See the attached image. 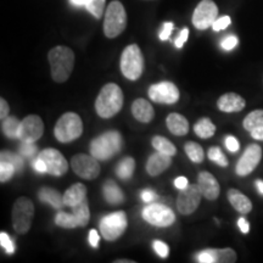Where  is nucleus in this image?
I'll return each instance as SVG.
<instances>
[{
  "instance_id": "1",
  "label": "nucleus",
  "mask_w": 263,
  "mask_h": 263,
  "mask_svg": "<svg viewBox=\"0 0 263 263\" xmlns=\"http://www.w3.org/2000/svg\"><path fill=\"white\" fill-rule=\"evenodd\" d=\"M48 60L50 64L51 78L57 83H64L70 78L74 67V52L72 49L58 45L49 51Z\"/></svg>"
},
{
  "instance_id": "2",
  "label": "nucleus",
  "mask_w": 263,
  "mask_h": 263,
  "mask_svg": "<svg viewBox=\"0 0 263 263\" xmlns=\"http://www.w3.org/2000/svg\"><path fill=\"white\" fill-rule=\"evenodd\" d=\"M123 100L122 89L117 84L107 83L101 88L95 100V110L101 118H111L120 112Z\"/></svg>"
},
{
  "instance_id": "3",
  "label": "nucleus",
  "mask_w": 263,
  "mask_h": 263,
  "mask_svg": "<svg viewBox=\"0 0 263 263\" xmlns=\"http://www.w3.org/2000/svg\"><path fill=\"white\" fill-rule=\"evenodd\" d=\"M122 149V137L117 130H107L91 140L90 154L99 161H107Z\"/></svg>"
},
{
  "instance_id": "4",
  "label": "nucleus",
  "mask_w": 263,
  "mask_h": 263,
  "mask_svg": "<svg viewBox=\"0 0 263 263\" xmlns=\"http://www.w3.org/2000/svg\"><path fill=\"white\" fill-rule=\"evenodd\" d=\"M127 27V12L123 4L114 0L108 4L104 17V33L107 38H116Z\"/></svg>"
},
{
  "instance_id": "5",
  "label": "nucleus",
  "mask_w": 263,
  "mask_h": 263,
  "mask_svg": "<svg viewBox=\"0 0 263 263\" xmlns=\"http://www.w3.org/2000/svg\"><path fill=\"white\" fill-rule=\"evenodd\" d=\"M83 133V122L80 115L66 112L59 118L55 124L54 134L60 143H71L78 139Z\"/></svg>"
},
{
  "instance_id": "6",
  "label": "nucleus",
  "mask_w": 263,
  "mask_h": 263,
  "mask_svg": "<svg viewBox=\"0 0 263 263\" xmlns=\"http://www.w3.org/2000/svg\"><path fill=\"white\" fill-rule=\"evenodd\" d=\"M121 72L127 80H139L144 71V57L137 44H130L124 49L120 61Z\"/></svg>"
},
{
  "instance_id": "7",
  "label": "nucleus",
  "mask_w": 263,
  "mask_h": 263,
  "mask_svg": "<svg viewBox=\"0 0 263 263\" xmlns=\"http://www.w3.org/2000/svg\"><path fill=\"white\" fill-rule=\"evenodd\" d=\"M34 217V205L29 197L21 196L16 200L12 206L11 219L12 227L18 234H26L32 227Z\"/></svg>"
},
{
  "instance_id": "8",
  "label": "nucleus",
  "mask_w": 263,
  "mask_h": 263,
  "mask_svg": "<svg viewBox=\"0 0 263 263\" xmlns=\"http://www.w3.org/2000/svg\"><path fill=\"white\" fill-rule=\"evenodd\" d=\"M128 226L127 216L123 211H117L105 216L100 221V230L104 239L115 241L123 235Z\"/></svg>"
},
{
  "instance_id": "9",
  "label": "nucleus",
  "mask_w": 263,
  "mask_h": 263,
  "mask_svg": "<svg viewBox=\"0 0 263 263\" xmlns=\"http://www.w3.org/2000/svg\"><path fill=\"white\" fill-rule=\"evenodd\" d=\"M218 18V8L213 0H201L194 10L193 25L196 29L205 31L212 27L216 20Z\"/></svg>"
},
{
  "instance_id": "10",
  "label": "nucleus",
  "mask_w": 263,
  "mask_h": 263,
  "mask_svg": "<svg viewBox=\"0 0 263 263\" xmlns=\"http://www.w3.org/2000/svg\"><path fill=\"white\" fill-rule=\"evenodd\" d=\"M143 218L151 226L166 228L176 222V215L170 207L161 203H150L143 210Z\"/></svg>"
},
{
  "instance_id": "11",
  "label": "nucleus",
  "mask_w": 263,
  "mask_h": 263,
  "mask_svg": "<svg viewBox=\"0 0 263 263\" xmlns=\"http://www.w3.org/2000/svg\"><path fill=\"white\" fill-rule=\"evenodd\" d=\"M71 166L78 177L87 180L98 178L100 174V164L93 155H85V154L74 155L71 160Z\"/></svg>"
},
{
  "instance_id": "12",
  "label": "nucleus",
  "mask_w": 263,
  "mask_h": 263,
  "mask_svg": "<svg viewBox=\"0 0 263 263\" xmlns=\"http://www.w3.org/2000/svg\"><path fill=\"white\" fill-rule=\"evenodd\" d=\"M202 196L199 184H190L185 189L180 190L177 199V209L184 216L192 215L200 206Z\"/></svg>"
},
{
  "instance_id": "13",
  "label": "nucleus",
  "mask_w": 263,
  "mask_h": 263,
  "mask_svg": "<svg viewBox=\"0 0 263 263\" xmlns=\"http://www.w3.org/2000/svg\"><path fill=\"white\" fill-rule=\"evenodd\" d=\"M179 89L172 82H160L149 88V98L154 103L172 105L179 100Z\"/></svg>"
},
{
  "instance_id": "14",
  "label": "nucleus",
  "mask_w": 263,
  "mask_h": 263,
  "mask_svg": "<svg viewBox=\"0 0 263 263\" xmlns=\"http://www.w3.org/2000/svg\"><path fill=\"white\" fill-rule=\"evenodd\" d=\"M44 132V123L37 115H29L21 121L18 128L17 139L27 143H34L41 139Z\"/></svg>"
},
{
  "instance_id": "15",
  "label": "nucleus",
  "mask_w": 263,
  "mask_h": 263,
  "mask_svg": "<svg viewBox=\"0 0 263 263\" xmlns=\"http://www.w3.org/2000/svg\"><path fill=\"white\" fill-rule=\"evenodd\" d=\"M38 157L44 161L48 168L47 173L51 174V176L61 177L67 173L68 162L59 150L49 147V149L43 150Z\"/></svg>"
},
{
  "instance_id": "16",
  "label": "nucleus",
  "mask_w": 263,
  "mask_h": 263,
  "mask_svg": "<svg viewBox=\"0 0 263 263\" xmlns=\"http://www.w3.org/2000/svg\"><path fill=\"white\" fill-rule=\"evenodd\" d=\"M262 159V149L257 144H251L246 147V150L240 157L236 163V174L240 177H246L250 173L254 172V170L258 166L259 161Z\"/></svg>"
},
{
  "instance_id": "17",
  "label": "nucleus",
  "mask_w": 263,
  "mask_h": 263,
  "mask_svg": "<svg viewBox=\"0 0 263 263\" xmlns=\"http://www.w3.org/2000/svg\"><path fill=\"white\" fill-rule=\"evenodd\" d=\"M197 184H199L200 189H201L202 195L206 197L207 200H216L219 196L221 193V186H219L218 182L215 177L210 172H200L197 176Z\"/></svg>"
},
{
  "instance_id": "18",
  "label": "nucleus",
  "mask_w": 263,
  "mask_h": 263,
  "mask_svg": "<svg viewBox=\"0 0 263 263\" xmlns=\"http://www.w3.org/2000/svg\"><path fill=\"white\" fill-rule=\"evenodd\" d=\"M245 99L240 97L236 93H226L223 94L221 98L217 101V106L222 112L232 114V112H239V111L244 110L245 108Z\"/></svg>"
},
{
  "instance_id": "19",
  "label": "nucleus",
  "mask_w": 263,
  "mask_h": 263,
  "mask_svg": "<svg viewBox=\"0 0 263 263\" xmlns=\"http://www.w3.org/2000/svg\"><path fill=\"white\" fill-rule=\"evenodd\" d=\"M172 156L166 155V154L156 151L149 157L146 162V172L151 177H157L163 173L172 164Z\"/></svg>"
},
{
  "instance_id": "20",
  "label": "nucleus",
  "mask_w": 263,
  "mask_h": 263,
  "mask_svg": "<svg viewBox=\"0 0 263 263\" xmlns=\"http://www.w3.org/2000/svg\"><path fill=\"white\" fill-rule=\"evenodd\" d=\"M132 114L136 120L143 123H149L155 117V110L153 105L145 99H136L132 104Z\"/></svg>"
},
{
  "instance_id": "21",
  "label": "nucleus",
  "mask_w": 263,
  "mask_h": 263,
  "mask_svg": "<svg viewBox=\"0 0 263 263\" xmlns=\"http://www.w3.org/2000/svg\"><path fill=\"white\" fill-rule=\"evenodd\" d=\"M230 205H232L236 211L242 213V215H248L252 210V202L246 195H244L238 189H229L227 193Z\"/></svg>"
},
{
  "instance_id": "22",
  "label": "nucleus",
  "mask_w": 263,
  "mask_h": 263,
  "mask_svg": "<svg viewBox=\"0 0 263 263\" xmlns=\"http://www.w3.org/2000/svg\"><path fill=\"white\" fill-rule=\"evenodd\" d=\"M87 186L82 183H76L66 190L64 194V203L67 207H73L87 199Z\"/></svg>"
},
{
  "instance_id": "23",
  "label": "nucleus",
  "mask_w": 263,
  "mask_h": 263,
  "mask_svg": "<svg viewBox=\"0 0 263 263\" xmlns=\"http://www.w3.org/2000/svg\"><path fill=\"white\" fill-rule=\"evenodd\" d=\"M166 124H167V128H168V130L172 134H174V136L182 137V136H185V134L189 132L188 120L180 114L173 112L168 115V117H167L166 120Z\"/></svg>"
},
{
  "instance_id": "24",
  "label": "nucleus",
  "mask_w": 263,
  "mask_h": 263,
  "mask_svg": "<svg viewBox=\"0 0 263 263\" xmlns=\"http://www.w3.org/2000/svg\"><path fill=\"white\" fill-rule=\"evenodd\" d=\"M103 195L110 205H120L123 202L124 195L120 186L114 180H106L103 186Z\"/></svg>"
},
{
  "instance_id": "25",
  "label": "nucleus",
  "mask_w": 263,
  "mask_h": 263,
  "mask_svg": "<svg viewBox=\"0 0 263 263\" xmlns=\"http://www.w3.org/2000/svg\"><path fill=\"white\" fill-rule=\"evenodd\" d=\"M38 197L42 202H47L57 210H61L65 206L64 196L57 189L47 188V186L42 188L38 193Z\"/></svg>"
},
{
  "instance_id": "26",
  "label": "nucleus",
  "mask_w": 263,
  "mask_h": 263,
  "mask_svg": "<svg viewBox=\"0 0 263 263\" xmlns=\"http://www.w3.org/2000/svg\"><path fill=\"white\" fill-rule=\"evenodd\" d=\"M212 256L213 263H233L236 261L238 256L233 249H207Z\"/></svg>"
},
{
  "instance_id": "27",
  "label": "nucleus",
  "mask_w": 263,
  "mask_h": 263,
  "mask_svg": "<svg viewBox=\"0 0 263 263\" xmlns=\"http://www.w3.org/2000/svg\"><path fill=\"white\" fill-rule=\"evenodd\" d=\"M134 170H136V160L133 157H124L118 162L116 167V174L120 179L128 180L133 177Z\"/></svg>"
},
{
  "instance_id": "28",
  "label": "nucleus",
  "mask_w": 263,
  "mask_h": 263,
  "mask_svg": "<svg viewBox=\"0 0 263 263\" xmlns=\"http://www.w3.org/2000/svg\"><path fill=\"white\" fill-rule=\"evenodd\" d=\"M194 132H195V134L199 138L209 139V138L215 136L216 126L212 123V121L210 118H201L194 126Z\"/></svg>"
},
{
  "instance_id": "29",
  "label": "nucleus",
  "mask_w": 263,
  "mask_h": 263,
  "mask_svg": "<svg viewBox=\"0 0 263 263\" xmlns=\"http://www.w3.org/2000/svg\"><path fill=\"white\" fill-rule=\"evenodd\" d=\"M72 213L77 219L78 226L80 227H85L89 223L90 219V211H89V205H88V200L84 199L83 201H81L77 205L71 207Z\"/></svg>"
},
{
  "instance_id": "30",
  "label": "nucleus",
  "mask_w": 263,
  "mask_h": 263,
  "mask_svg": "<svg viewBox=\"0 0 263 263\" xmlns=\"http://www.w3.org/2000/svg\"><path fill=\"white\" fill-rule=\"evenodd\" d=\"M151 144H153L154 149L160 151V153L166 154V155L174 156L177 154V149L176 146L173 145V143H171V141L164 137H161V136L154 137L153 140H151Z\"/></svg>"
},
{
  "instance_id": "31",
  "label": "nucleus",
  "mask_w": 263,
  "mask_h": 263,
  "mask_svg": "<svg viewBox=\"0 0 263 263\" xmlns=\"http://www.w3.org/2000/svg\"><path fill=\"white\" fill-rule=\"evenodd\" d=\"M20 123H21V121H18L15 116H8L5 120H3V133L8 138H10V139H17Z\"/></svg>"
},
{
  "instance_id": "32",
  "label": "nucleus",
  "mask_w": 263,
  "mask_h": 263,
  "mask_svg": "<svg viewBox=\"0 0 263 263\" xmlns=\"http://www.w3.org/2000/svg\"><path fill=\"white\" fill-rule=\"evenodd\" d=\"M184 151H185L186 156L189 157L190 161L195 163H201L205 157L203 154V149L200 144L195 143V141H188V143L184 145Z\"/></svg>"
},
{
  "instance_id": "33",
  "label": "nucleus",
  "mask_w": 263,
  "mask_h": 263,
  "mask_svg": "<svg viewBox=\"0 0 263 263\" xmlns=\"http://www.w3.org/2000/svg\"><path fill=\"white\" fill-rule=\"evenodd\" d=\"M242 126L248 132H251L256 129V128L263 126V110H255L250 112L245 117Z\"/></svg>"
},
{
  "instance_id": "34",
  "label": "nucleus",
  "mask_w": 263,
  "mask_h": 263,
  "mask_svg": "<svg viewBox=\"0 0 263 263\" xmlns=\"http://www.w3.org/2000/svg\"><path fill=\"white\" fill-rule=\"evenodd\" d=\"M55 223H57V226L65 229H73L80 227L78 226L77 219H76V217L73 216V213H67L62 211L59 212L57 217H55Z\"/></svg>"
},
{
  "instance_id": "35",
  "label": "nucleus",
  "mask_w": 263,
  "mask_h": 263,
  "mask_svg": "<svg viewBox=\"0 0 263 263\" xmlns=\"http://www.w3.org/2000/svg\"><path fill=\"white\" fill-rule=\"evenodd\" d=\"M207 156H209L210 160L218 164V166H221V167L228 166V160H227L224 154L222 153L221 147H218V146L210 147L209 151H207Z\"/></svg>"
},
{
  "instance_id": "36",
  "label": "nucleus",
  "mask_w": 263,
  "mask_h": 263,
  "mask_svg": "<svg viewBox=\"0 0 263 263\" xmlns=\"http://www.w3.org/2000/svg\"><path fill=\"white\" fill-rule=\"evenodd\" d=\"M0 157H2L3 161L14 164L16 172H20V171H22V168H24V159L17 155V154H12L10 151H2Z\"/></svg>"
},
{
  "instance_id": "37",
  "label": "nucleus",
  "mask_w": 263,
  "mask_h": 263,
  "mask_svg": "<svg viewBox=\"0 0 263 263\" xmlns=\"http://www.w3.org/2000/svg\"><path fill=\"white\" fill-rule=\"evenodd\" d=\"M105 3H106V0H91L89 4L85 6V9H87L95 18H101L104 14Z\"/></svg>"
},
{
  "instance_id": "38",
  "label": "nucleus",
  "mask_w": 263,
  "mask_h": 263,
  "mask_svg": "<svg viewBox=\"0 0 263 263\" xmlns=\"http://www.w3.org/2000/svg\"><path fill=\"white\" fill-rule=\"evenodd\" d=\"M16 168L14 164L2 160V162H0V182H8V180L11 179V177L14 176Z\"/></svg>"
},
{
  "instance_id": "39",
  "label": "nucleus",
  "mask_w": 263,
  "mask_h": 263,
  "mask_svg": "<svg viewBox=\"0 0 263 263\" xmlns=\"http://www.w3.org/2000/svg\"><path fill=\"white\" fill-rule=\"evenodd\" d=\"M0 244H2V248L5 250L8 255H12L15 252V244L5 232L0 233Z\"/></svg>"
},
{
  "instance_id": "40",
  "label": "nucleus",
  "mask_w": 263,
  "mask_h": 263,
  "mask_svg": "<svg viewBox=\"0 0 263 263\" xmlns=\"http://www.w3.org/2000/svg\"><path fill=\"white\" fill-rule=\"evenodd\" d=\"M37 150L34 143H27V141H22L21 146H20V154L25 157H33L37 154Z\"/></svg>"
},
{
  "instance_id": "41",
  "label": "nucleus",
  "mask_w": 263,
  "mask_h": 263,
  "mask_svg": "<svg viewBox=\"0 0 263 263\" xmlns=\"http://www.w3.org/2000/svg\"><path fill=\"white\" fill-rule=\"evenodd\" d=\"M153 248L161 258L168 257L170 249H168V246H167V244H164L163 241H161V240H155V241L153 242Z\"/></svg>"
},
{
  "instance_id": "42",
  "label": "nucleus",
  "mask_w": 263,
  "mask_h": 263,
  "mask_svg": "<svg viewBox=\"0 0 263 263\" xmlns=\"http://www.w3.org/2000/svg\"><path fill=\"white\" fill-rule=\"evenodd\" d=\"M232 24V18L229 16H222V17H218L215 21V24L212 25V29L215 32H219L229 27V25Z\"/></svg>"
},
{
  "instance_id": "43",
  "label": "nucleus",
  "mask_w": 263,
  "mask_h": 263,
  "mask_svg": "<svg viewBox=\"0 0 263 263\" xmlns=\"http://www.w3.org/2000/svg\"><path fill=\"white\" fill-rule=\"evenodd\" d=\"M238 43H239L238 37H235V35H228V37H226L221 42V47L223 50L230 51V50H233L236 45H238Z\"/></svg>"
},
{
  "instance_id": "44",
  "label": "nucleus",
  "mask_w": 263,
  "mask_h": 263,
  "mask_svg": "<svg viewBox=\"0 0 263 263\" xmlns=\"http://www.w3.org/2000/svg\"><path fill=\"white\" fill-rule=\"evenodd\" d=\"M174 29V25L173 22H164L163 26H162V29H161L160 32V39L161 41H168L171 34H172Z\"/></svg>"
},
{
  "instance_id": "45",
  "label": "nucleus",
  "mask_w": 263,
  "mask_h": 263,
  "mask_svg": "<svg viewBox=\"0 0 263 263\" xmlns=\"http://www.w3.org/2000/svg\"><path fill=\"white\" fill-rule=\"evenodd\" d=\"M226 146L230 153H236L240 149V144L235 137L229 136L226 138Z\"/></svg>"
},
{
  "instance_id": "46",
  "label": "nucleus",
  "mask_w": 263,
  "mask_h": 263,
  "mask_svg": "<svg viewBox=\"0 0 263 263\" xmlns=\"http://www.w3.org/2000/svg\"><path fill=\"white\" fill-rule=\"evenodd\" d=\"M188 37H189V29L188 28H183L182 32L179 33L178 37H177L176 42H174V45H176V47L178 49L183 48V45L185 44L186 41H188Z\"/></svg>"
},
{
  "instance_id": "47",
  "label": "nucleus",
  "mask_w": 263,
  "mask_h": 263,
  "mask_svg": "<svg viewBox=\"0 0 263 263\" xmlns=\"http://www.w3.org/2000/svg\"><path fill=\"white\" fill-rule=\"evenodd\" d=\"M9 112H10V107H9V104L6 103V100L4 99H0V120H5L6 117L9 116Z\"/></svg>"
},
{
  "instance_id": "48",
  "label": "nucleus",
  "mask_w": 263,
  "mask_h": 263,
  "mask_svg": "<svg viewBox=\"0 0 263 263\" xmlns=\"http://www.w3.org/2000/svg\"><path fill=\"white\" fill-rule=\"evenodd\" d=\"M141 199H143L144 202L151 203L157 199V195L153 192V190H144V192L141 193Z\"/></svg>"
},
{
  "instance_id": "49",
  "label": "nucleus",
  "mask_w": 263,
  "mask_h": 263,
  "mask_svg": "<svg viewBox=\"0 0 263 263\" xmlns=\"http://www.w3.org/2000/svg\"><path fill=\"white\" fill-rule=\"evenodd\" d=\"M99 240H100V238H99L98 232L95 229H91L90 232H89V244H90L91 248L98 249Z\"/></svg>"
},
{
  "instance_id": "50",
  "label": "nucleus",
  "mask_w": 263,
  "mask_h": 263,
  "mask_svg": "<svg viewBox=\"0 0 263 263\" xmlns=\"http://www.w3.org/2000/svg\"><path fill=\"white\" fill-rule=\"evenodd\" d=\"M33 167H34V170L37 171L38 173H47V164H45L44 161H43L42 159H38L34 161V163H33Z\"/></svg>"
},
{
  "instance_id": "51",
  "label": "nucleus",
  "mask_w": 263,
  "mask_h": 263,
  "mask_svg": "<svg viewBox=\"0 0 263 263\" xmlns=\"http://www.w3.org/2000/svg\"><path fill=\"white\" fill-rule=\"evenodd\" d=\"M188 185H189L188 179H186L185 177H178V178H176V180H174V186L179 190L185 189Z\"/></svg>"
},
{
  "instance_id": "52",
  "label": "nucleus",
  "mask_w": 263,
  "mask_h": 263,
  "mask_svg": "<svg viewBox=\"0 0 263 263\" xmlns=\"http://www.w3.org/2000/svg\"><path fill=\"white\" fill-rule=\"evenodd\" d=\"M238 227H239V229L241 230V233H244V234H248V233L250 232V223L246 221L244 217H240L239 218Z\"/></svg>"
},
{
  "instance_id": "53",
  "label": "nucleus",
  "mask_w": 263,
  "mask_h": 263,
  "mask_svg": "<svg viewBox=\"0 0 263 263\" xmlns=\"http://www.w3.org/2000/svg\"><path fill=\"white\" fill-rule=\"evenodd\" d=\"M250 134H251V137L254 138L255 140H259V141H263V126L256 128V129L250 132Z\"/></svg>"
},
{
  "instance_id": "54",
  "label": "nucleus",
  "mask_w": 263,
  "mask_h": 263,
  "mask_svg": "<svg viewBox=\"0 0 263 263\" xmlns=\"http://www.w3.org/2000/svg\"><path fill=\"white\" fill-rule=\"evenodd\" d=\"M91 2V0H70V3L73 6H87L89 3Z\"/></svg>"
},
{
  "instance_id": "55",
  "label": "nucleus",
  "mask_w": 263,
  "mask_h": 263,
  "mask_svg": "<svg viewBox=\"0 0 263 263\" xmlns=\"http://www.w3.org/2000/svg\"><path fill=\"white\" fill-rule=\"evenodd\" d=\"M256 186H257L258 193L262 194V195H263V182H262V180H256Z\"/></svg>"
},
{
  "instance_id": "56",
  "label": "nucleus",
  "mask_w": 263,
  "mask_h": 263,
  "mask_svg": "<svg viewBox=\"0 0 263 263\" xmlns=\"http://www.w3.org/2000/svg\"><path fill=\"white\" fill-rule=\"evenodd\" d=\"M116 263H132V261H123V259H118Z\"/></svg>"
}]
</instances>
